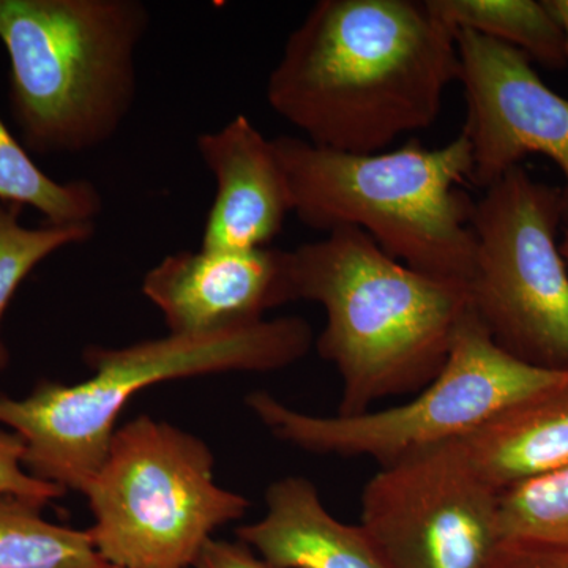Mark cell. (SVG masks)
Returning a JSON list of instances; mask_svg holds the SVG:
<instances>
[{"mask_svg": "<svg viewBox=\"0 0 568 568\" xmlns=\"http://www.w3.org/2000/svg\"><path fill=\"white\" fill-rule=\"evenodd\" d=\"M0 203L32 207L44 222L95 224L103 196L91 181L58 182L44 174L0 118Z\"/></svg>", "mask_w": 568, "mask_h": 568, "instance_id": "obj_16", "label": "cell"}, {"mask_svg": "<svg viewBox=\"0 0 568 568\" xmlns=\"http://www.w3.org/2000/svg\"><path fill=\"white\" fill-rule=\"evenodd\" d=\"M459 77L473 151L469 181L487 190L529 153L562 171L568 222V100L552 92L517 48L473 31H457Z\"/></svg>", "mask_w": 568, "mask_h": 568, "instance_id": "obj_10", "label": "cell"}, {"mask_svg": "<svg viewBox=\"0 0 568 568\" xmlns=\"http://www.w3.org/2000/svg\"><path fill=\"white\" fill-rule=\"evenodd\" d=\"M567 379L568 369L540 368L500 349L469 306L439 375L403 405L321 417L267 392H254L246 405L284 443L317 455L368 457L381 467L463 439L504 407Z\"/></svg>", "mask_w": 568, "mask_h": 568, "instance_id": "obj_7", "label": "cell"}, {"mask_svg": "<svg viewBox=\"0 0 568 568\" xmlns=\"http://www.w3.org/2000/svg\"><path fill=\"white\" fill-rule=\"evenodd\" d=\"M108 568H119V567H112V566H110V567H108Z\"/></svg>", "mask_w": 568, "mask_h": 568, "instance_id": "obj_25", "label": "cell"}, {"mask_svg": "<svg viewBox=\"0 0 568 568\" xmlns=\"http://www.w3.org/2000/svg\"><path fill=\"white\" fill-rule=\"evenodd\" d=\"M26 444L17 433L0 432V497H14L44 507L65 489L40 480L24 469Z\"/></svg>", "mask_w": 568, "mask_h": 568, "instance_id": "obj_20", "label": "cell"}, {"mask_svg": "<svg viewBox=\"0 0 568 568\" xmlns=\"http://www.w3.org/2000/svg\"><path fill=\"white\" fill-rule=\"evenodd\" d=\"M544 2L562 31L564 51H566L568 65V0H544Z\"/></svg>", "mask_w": 568, "mask_h": 568, "instance_id": "obj_23", "label": "cell"}, {"mask_svg": "<svg viewBox=\"0 0 568 568\" xmlns=\"http://www.w3.org/2000/svg\"><path fill=\"white\" fill-rule=\"evenodd\" d=\"M274 141L293 212L305 226L325 233L358 227L407 267L469 284L476 263L474 203L458 190L473 174L465 134L443 148L413 140L366 155L317 148L295 136Z\"/></svg>", "mask_w": 568, "mask_h": 568, "instance_id": "obj_4", "label": "cell"}, {"mask_svg": "<svg viewBox=\"0 0 568 568\" xmlns=\"http://www.w3.org/2000/svg\"><path fill=\"white\" fill-rule=\"evenodd\" d=\"M497 493L568 467V379L519 399L459 439Z\"/></svg>", "mask_w": 568, "mask_h": 568, "instance_id": "obj_14", "label": "cell"}, {"mask_svg": "<svg viewBox=\"0 0 568 568\" xmlns=\"http://www.w3.org/2000/svg\"><path fill=\"white\" fill-rule=\"evenodd\" d=\"M504 540L568 545V467L500 493Z\"/></svg>", "mask_w": 568, "mask_h": 568, "instance_id": "obj_19", "label": "cell"}, {"mask_svg": "<svg viewBox=\"0 0 568 568\" xmlns=\"http://www.w3.org/2000/svg\"><path fill=\"white\" fill-rule=\"evenodd\" d=\"M22 207L0 203V324L21 283L51 254L71 245L85 244L95 235L97 224H21ZM9 351L0 336V369L9 364Z\"/></svg>", "mask_w": 568, "mask_h": 568, "instance_id": "obj_18", "label": "cell"}, {"mask_svg": "<svg viewBox=\"0 0 568 568\" xmlns=\"http://www.w3.org/2000/svg\"><path fill=\"white\" fill-rule=\"evenodd\" d=\"M457 31H473L525 52L551 70L567 67L562 31L544 0H426Z\"/></svg>", "mask_w": 568, "mask_h": 568, "instance_id": "obj_15", "label": "cell"}, {"mask_svg": "<svg viewBox=\"0 0 568 568\" xmlns=\"http://www.w3.org/2000/svg\"><path fill=\"white\" fill-rule=\"evenodd\" d=\"M194 568H275L241 541L212 540Z\"/></svg>", "mask_w": 568, "mask_h": 568, "instance_id": "obj_22", "label": "cell"}, {"mask_svg": "<svg viewBox=\"0 0 568 568\" xmlns=\"http://www.w3.org/2000/svg\"><path fill=\"white\" fill-rule=\"evenodd\" d=\"M265 507L263 518L235 536L275 568H394L364 526L339 521L325 508L308 478L274 481Z\"/></svg>", "mask_w": 568, "mask_h": 568, "instance_id": "obj_13", "label": "cell"}, {"mask_svg": "<svg viewBox=\"0 0 568 568\" xmlns=\"http://www.w3.org/2000/svg\"><path fill=\"white\" fill-rule=\"evenodd\" d=\"M196 149L216 183L201 248H267L282 233L287 213L293 212L275 141L239 114L216 132L201 133Z\"/></svg>", "mask_w": 568, "mask_h": 568, "instance_id": "obj_12", "label": "cell"}, {"mask_svg": "<svg viewBox=\"0 0 568 568\" xmlns=\"http://www.w3.org/2000/svg\"><path fill=\"white\" fill-rule=\"evenodd\" d=\"M290 280L294 301L324 308L316 349L342 379L338 416L428 386L470 306L467 284L407 267L358 227L291 250Z\"/></svg>", "mask_w": 568, "mask_h": 568, "instance_id": "obj_2", "label": "cell"}, {"mask_svg": "<svg viewBox=\"0 0 568 568\" xmlns=\"http://www.w3.org/2000/svg\"><path fill=\"white\" fill-rule=\"evenodd\" d=\"M488 568H568V545L504 540Z\"/></svg>", "mask_w": 568, "mask_h": 568, "instance_id": "obj_21", "label": "cell"}, {"mask_svg": "<svg viewBox=\"0 0 568 568\" xmlns=\"http://www.w3.org/2000/svg\"><path fill=\"white\" fill-rule=\"evenodd\" d=\"M43 507L0 497V568H108L89 530L52 525Z\"/></svg>", "mask_w": 568, "mask_h": 568, "instance_id": "obj_17", "label": "cell"}, {"mask_svg": "<svg viewBox=\"0 0 568 568\" xmlns=\"http://www.w3.org/2000/svg\"><path fill=\"white\" fill-rule=\"evenodd\" d=\"M312 327L297 316L263 320L212 335H174L126 347L89 346L93 375L73 386L39 384L17 399L0 394V424L26 444V470L63 489L84 493L103 465L115 424L144 388L219 373H271L302 361Z\"/></svg>", "mask_w": 568, "mask_h": 568, "instance_id": "obj_3", "label": "cell"}, {"mask_svg": "<svg viewBox=\"0 0 568 568\" xmlns=\"http://www.w3.org/2000/svg\"><path fill=\"white\" fill-rule=\"evenodd\" d=\"M211 448L181 428L141 416L115 429L84 493L89 530L104 562L119 568L196 566L212 534L244 517L246 497L213 478Z\"/></svg>", "mask_w": 568, "mask_h": 568, "instance_id": "obj_6", "label": "cell"}, {"mask_svg": "<svg viewBox=\"0 0 568 568\" xmlns=\"http://www.w3.org/2000/svg\"><path fill=\"white\" fill-rule=\"evenodd\" d=\"M455 33L426 0H321L287 37L265 97L317 148L384 152L439 118L459 77Z\"/></svg>", "mask_w": 568, "mask_h": 568, "instance_id": "obj_1", "label": "cell"}, {"mask_svg": "<svg viewBox=\"0 0 568 568\" xmlns=\"http://www.w3.org/2000/svg\"><path fill=\"white\" fill-rule=\"evenodd\" d=\"M560 253H562L564 261H566L568 268V226L566 233H564L562 241H560Z\"/></svg>", "mask_w": 568, "mask_h": 568, "instance_id": "obj_24", "label": "cell"}, {"mask_svg": "<svg viewBox=\"0 0 568 568\" xmlns=\"http://www.w3.org/2000/svg\"><path fill=\"white\" fill-rule=\"evenodd\" d=\"M149 28L141 0H0L10 112L26 151L70 155L110 142L136 102Z\"/></svg>", "mask_w": 568, "mask_h": 568, "instance_id": "obj_5", "label": "cell"}, {"mask_svg": "<svg viewBox=\"0 0 568 568\" xmlns=\"http://www.w3.org/2000/svg\"><path fill=\"white\" fill-rule=\"evenodd\" d=\"M499 497L454 440L381 466L361 525L394 568H488L504 541Z\"/></svg>", "mask_w": 568, "mask_h": 568, "instance_id": "obj_9", "label": "cell"}, {"mask_svg": "<svg viewBox=\"0 0 568 568\" xmlns=\"http://www.w3.org/2000/svg\"><path fill=\"white\" fill-rule=\"evenodd\" d=\"M142 293L174 335H212L264 320L293 302L290 252L204 250L168 254L142 280Z\"/></svg>", "mask_w": 568, "mask_h": 568, "instance_id": "obj_11", "label": "cell"}, {"mask_svg": "<svg viewBox=\"0 0 568 568\" xmlns=\"http://www.w3.org/2000/svg\"><path fill=\"white\" fill-rule=\"evenodd\" d=\"M474 203L470 306L500 349L568 369V268L558 244L562 190L511 168Z\"/></svg>", "mask_w": 568, "mask_h": 568, "instance_id": "obj_8", "label": "cell"}]
</instances>
